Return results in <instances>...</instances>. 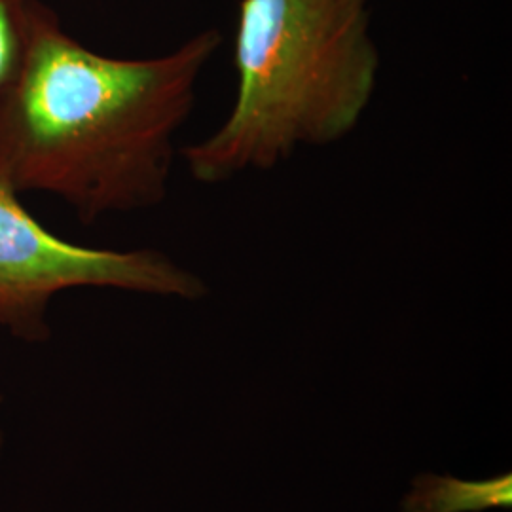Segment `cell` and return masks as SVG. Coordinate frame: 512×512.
Listing matches in <instances>:
<instances>
[{
  "mask_svg": "<svg viewBox=\"0 0 512 512\" xmlns=\"http://www.w3.org/2000/svg\"><path fill=\"white\" fill-rule=\"evenodd\" d=\"M512 476L490 480H458L454 476L421 475L404 497V512H482L511 509Z\"/></svg>",
  "mask_w": 512,
  "mask_h": 512,
  "instance_id": "277c9868",
  "label": "cell"
},
{
  "mask_svg": "<svg viewBox=\"0 0 512 512\" xmlns=\"http://www.w3.org/2000/svg\"><path fill=\"white\" fill-rule=\"evenodd\" d=\"M0 448H2V433H0Z\"/></svg>",
  "mask_w": 512,
  "mask_h": 512,
  "instance_id": "8992f818",
  "label": "cell"
},
{
  "mask_svg": "<svg viewBox=\"0 0 512 512\" xmlns=\"http://www.w3.org/2000/svg\"><path fill=\"white\" fill-rule=\"evenodd\" d=\"M33 0H0V90L18 73L27 46Z\"/></svg>",
  "mask_w": 512,
  "mask_h": 512,
  "instance_id": "5b68a950",
  "label": "cell"
},
{
  "mask_svg": "<svg viewBox=\"0 0 512 512\" xmlns=\"http://www.w3.org/2000/svg\"><path fill=\"white\" fill-rule=\"evenodd\" d=\"M220 44L219 31L207 29L160 57H109L33 0L21 65L0 90V179L18 196L63 200L82 224L158 207L177 135Z\"/></svg>",
  "mask_w": 512,
  "mask_h": 512,
  "instance_id": "6da1fadb",
  "label": "cell"
},
{
  "mask_svg": "<svg viewBox=\"0 0 512 512\" xmlns=\"http://www.w3.org/2000/svg\"><path fill=\"white\" fill-rule=\"evenodd\" d=\"M226 120L181 148L202 184L270 171L300 148L329 147L359 126L378 86L370 0H241Z\"/></svg>",
  "mask_w": 512,
  "mask_h": 512,
  "instance_id": "7a4b0ae2",
  "label": "cell"
},
{
  "mask_svg": "<svg viewBox=\"0 0 512 512\" xmlns=\"http://www.w3.org/2000/svg\"><path fill=\"white\" fill-rule=\"evenodd\" d=\"M74 287L198 300L202 279L156 249L112 251L74 245L40 226L0 179V327L29 344L50 340L55 294Z\"/></svg>",
  "mask_w": 512,
  "mask_h": 512,
  "instance_id": "3957f363",
  "label": "cell"
}]
</instances>
